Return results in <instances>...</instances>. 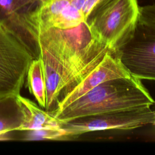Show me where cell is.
<instances>
[{
    "instance_id": "obj_17",
    "label": "cell",
    "mask_w": 155,
    "mask_h": 155,
    "mask_svg": "<svg viewBox=\"0 0 155 155\" xmlns=\"http://www.w3.org/2000/svg\"><path fill=\"white\" fill-rule=\"evenodd\" d=\"M70 1H71V0H70Z\"/></svg>"
},
{
    "instance_id": "obj_12",
    "label": "cell",
    "mask_w": 155,
    "mask_h": 155,
    "mask_svg": "<svg viewBox=\"0 0 155 155\" xmlns=\"http://www.w3.org/2000/svg\"><path fill=\"white\" fill-rule=\"evenodd\" d=\"M23 139L26 140H67L69 139L65 131L62 128L41 129L25 131Z\"/></svg>"
},
{
    "instance_id": "obj_2",
    "label": "cell",
    "mask_w": 155,
    "mask_h": 155,
    "mask_svg": "<svg viewBox=\"0 0 155 155\" xmlns=\"http://www.w3.org/2000/svg\"><path fill=\"white\" fill-rule=\"evenodd\" d=\"M140 79L131 75L106 81L52 115L62 122L78 117L154 105Z\"/></svg>"
},
{
    "instance_id": "obj_8",
    "label": "cell",
    "mask_w": 155,
    "mask_h": 155,
    "mask_svg": "<svg viewBox=\"0 0 155 155\" xmlns=\"http://www.w3.org/2000/svg\"><path fill=\"white\" fill-rule=\"evenodd\" d=\"M131 74L120 61L117 50H111L102 61L82 81L66 92L59 100L55 110H61L100 84L114 78Z\"/></svg>"
},
{
    "instance_id": "obj_14",
    "label": "cell",
    "mask_w": 155,
    "mask_h": 155,
    "mask_svg": "<svg viewBox=\"0 0 155 155\" xmlns=\"http://www.w3.org/2000/svg\"><path fill=\"white\" fill-rule=\"evenodd\" d=\"M100 0H85L83 7L82 8V12L85 19L87 16L90 14L91 11L94 7V6L98 3Z\"/></svg>"
},
{
    "instance_id": "obj_16",
    "label": "cell",
    "mask_w": 155,
    "mask_h": 155,
    "mask_svg": "<svg viewBox=\"0 0 155 155\" xmlns=\"http://www.w3.org/2000/svg\"><path fill=\"white\" fill-rule=\"evenodd\" d=\"M0 140H7V139L2 137H0Z\"/></svg>"
},
{
    "instance_id": "obj_9",
    "label": "cell",
    "mask_w": 155,
    "mask_h": 155,
    "mask_svg": "<svg viewBox=\"0 0 155 155\" xmlns=\"http://www.w3.org/2000/svg\"><path fill=\"white\" fill-rule=\"evenodd\" d=\"M18 96L10 95L0 98V137L7 140L12 139L8 133L19 131L26 120L25 109Z\"/></svg>"
},
{
    "instance_id": "obj_3",
    "label": "cell",
    "mask_w": 155,
    "mask_h": 155,
    "mask_svg": "<svg viewBox=\"0 0 155 155\" xmlns=\"http://www.w3.org/2000/svg\"><path fill=\"white\" fill-rule=\"evenodd\" d=\"M139 8L137 0H100L85 22L96 39L117 50L133 36Z\"/></svg>"
},
{
    "instance_id": "obj_13",
    "label": "cell",
    "mask_w": 155,
    "mask_h": 155,
    "mask_svg": "<svg viewBox=\"0 0 155 155\" xmlns=\"http://www.w3.org/2000/svg\"><path fill=\"white\" fill-rule=\"evenodd\" d=\"M138 22L155 28V4L139 7Z\"/></svg>"
},
{
    "instance_id": "obj_7",
    "label": "cell",
    "mask_w": 155,
    "mask_h": 155,
    "mask_svg": "<svg viewBox=\"0 0 155 155\" xmlns=\"http://www.w3.org/2000/svg\"><path fill=\"white\" fill-rule=\"evenodd\" d=\"M40 0H0V22L19 37L38 58L36 18Z\"/></svg>"
},
{
    "instance_id": "obj_1",
    "label": "cell",
    "mask_w": 155,
    "mask_h": 155,
    "mask_svg": "<svg viewBox=\"0 0 155 155\" xmlns=\"http://www.w3.org/2000/svg\"><path fill=\"white\" fill-rule=\"evenodd\" d=\"M37 42L45 82V110L50 113L66 92L90 73L108 51L114 50L96 39L85 22L71 28L41 30Z\"/></svg>"
},
{
    "instance_id": "obj_4",
    "label": "cell",
    "mask_w": 155,
    "mask_h": 155,
    "mask_svg": "<svg viewBox=\"0 0 155 155\" xmlns=\"http://www.w3.org/2000/svg\"><path fill=\"white\" fill-rule=\"evenodd\" d=\"M33 59L26 44L0 22V98L20 94Z\"/></svg>"
},
{
    "instance_id": "obj_11",
    "label": "cell",
    "mask_w": 155,
    "mask_h": 155,
    "mask_svg": "<svg viewBox=\"0 0 155 155\" xmlns=\"http://www.w3.org/2000/svg\"><path fill=\"white\" fill-rule=\"evenodd\" d=\"M27 86L30 93L34 96L39 107L45 108L46 88L43 67L39 58L33 59L27 73Z\"/></svg>"
},
{
    "instance_id": "obj_15",
    "label": "cell",
    "mask_w": 155,
    "mask_h": 155,
    "mask_svg": "<svg viewBox=\"0 0 155 155\" xmlns=\"http://www.w3.org/2000/svg\"><path fill=\"white\" fill-rule=\"evenodd\" d=\"M50 1V0H40V1L42 3V4H44Z\"/></svg>"
},
{
    "instance_id": "obj_10",
    "label": "cell",
    "mask_w": 155,
    "mask_h": 155,
    "mask_svg": "<svg viewBox=\"0 0 155 155\" xmlns=\"http://www.w3.org/2000/svg\"><path fill=\"white\" fill-rule=\"evenodd\" d=\"M26 113V120L19 131L36 130L61 128L62 122L58 120L51 114L44 110L30 99L18 96Z\"/></svg>"
},
{
    "instance_id": "obj_5",
    "label": "cell",
    "mask_w": 155,
    "mask_h": 155,
    "mask_svg": "<svg viewBox=\"0 0 155 155\" xmlns=\"http://www.w3.org/2000/svg\"><path fill=\"white\" fill-rule=\"evenodd\" d=\"M149 124L155 125V109L146 107L78 117L62 122L61 128L65 131L70 139L88 132L127 130Z\"/></svg>"
},
{
    "instance_id": "obj_6",
    "label": "cell",
    "mask_w": 155,
    "mask_h": 155,
    "mask_svg": "<svg viewBox=\"0 0 155 155\" xmlns=\"http://www.w3.org/2000/svg\"><path fill=\"white\" fill-rule=\"evenodd\" d=\"M117 51L132 76L140 80H155L154 28L137 22L131 38Z\"/></svg>"
}]
</instances>
